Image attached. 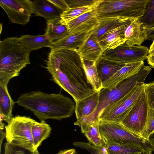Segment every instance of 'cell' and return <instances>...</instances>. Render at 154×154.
I'll return each instance as SVG.
<instances>
[{"instance_id": "obj_1", "label": "cell", "mask_w": 154, "mask_h": 154, "mask_svg": "<svg viewBox=\"0 0 154 154\" xmlns=\"http://www.w3.org/2000/svg\"><path fill=\"white\" fill-rule=\"evenodd\" d=\"M45 68L53 81L75 101L96 92L88 81L77 50L51 49Z\"/></svg>"}, {"instance_id": "obj_2", "label": "cell", "mask_w": 154, "mask_h": 154, "mask_svg": "<svg viewBox=\"0 0 154 154\" xmlns=\"http://www.w3.org/2000/svg\"><path fill=\"white\" fill-rule=\"evenodd\" d=\"M16 103L31 111L40 121L49 119L60 120L69 117L75 106L74 102L61 92L47 94L32 91L21 95Z\"/></svg>"}, {"instance_id": "obj_3", "label": "cell", "mask_w": 154, "mask_h": 154, "mask_svg": "<svg viewBox=\"0 0 154 154\" xmlns=\"http://www.w3.org/2000/svg\"><path fill=\"white\" fill-rule=\"evenodd\" d=\"M31 51L20 38L9 37L0 41V82L8 84L30 63Z\"/></svg>"}, {"instance_id": "obj_4", "label": "cell", "mask_w": 154, "mask_h": 154, "mask_svg": "<svg viewBox=\"0 0 154 154\" xmlns=\"http://www.w3.org/2000/svg\"><path fill=\"white\" fill-rule=\"evenodd\" d=\"M150 66H145L135 75L119 83L115 87L103 88L99 92L98 105L95 110L89 116L78 123L82 132L84 134L92 122L99 121V116L106 106L120 100L130 92L140 82H144L146 78L152 70Z\"/></svg>"}, {"instance_id": "obj_5", "label": "cell", "mask_w": 154, "mask_h": 154, "mask_svg": "<svg viewBox=\"0 0 154 154\" xmlns=\"http://www.w3.org/2000/svg\"><path fill=\"white\" fill-rule=\"evenodd\" d=\"M149 0H101L95 10L100 19L122 17L139 19Z\"/></svg>"}, {"instance_id": "obj_6", "label": "cell", "mask_w": 154, "mask_h": 154, "mask_svg": "<svg viewBox=\"0 0 154 154\" xmlns=\"http://www.w3.org/2000/svg\"><path fill=\"white\" fill-rule=\"evenodd\" d=\"M99 130L103 140L138 147L147 152L154 150L148 140L131 132L120 123L100 121Z\"/></svg>"}, {"instance_id": "obj_7", "label": "cell", "mask_w": 154, "mask_h": 154, "mask_svg": "<svg viewBox=\"0 0 154 154\" xmlns=\"http://www.w3.org/2000/svg\"><path fill=\"white\" fill-rule=\"evenodd\" d=\"M34 120L30 117H13L5 126L7 142L33 152L35 149L32 125Z\"/></svg>"}, {"instance_id": "obj_8", "label": "cell", "mask_w": 154, "mask_h": 154, "mask_svg": "<svg viewBox=\"0 0 154 154\" xmlns=\"http://www.w3.org/2000/svg\"><path fill=\"white\" fill-rule=\"evenodd\" d=\"M144 82L138 83L128 94L117 102L108 105L100 114L99 121L121 123L144 90Z\"/></svg>"}, {"instance_id": "obj_9", "label": "cell", "mask_w": 154, "mask_h": 154, "mask_svg": "<svg viewBox=\"0 0 154 154\" xmlns=\"http://www.w3.org/2000/svg\"><path fill=\"white\" fill-rule=\"evenodd\" d=\"M149 109L144 90L121 123L129 131L142 137Z\"/></svg>"}, {"instance_id": "obj_10", "label": "cell", "mask_w": 154, "mask_h": 154, "mask_svg": "<svg viewBox=\"0 0 154 154\" xmlns=\"http://www.w3.org/2000/svg\"><path fill=\"white\" fill-rule=\"evenodd\" d=\"M149 48L141 45L124 43L113 49L106 50L102 56L107 59L124 63L143 61L147 59Z\"/></svg>"}, {"instance_id": "obj_11", "label": "cell", "mask_w": 154, "mask_h": 154, "mask_svg": "<svg viewBox=\"0 0 154 154\" xmlns=\"http://www.w3.org/2000/svg\"><path fill=\"white\" fill-rule=\"evenodd\" d=\"M0 5L12 23L26 25L33 13L31 0H1Z\"/></svg>"}, {"instance_id": "obj_12", "label": "cell", "mask_w": 154, "mask_h": 154, "mask_svg": "<svg viewBox=\"0 0 154 154\" xmlns=\"http://www.w3.org/2000/svg\"><path fill=\"white\" fill-rule=\"evenodd\" d=\"M100 19L95 9L66 23L69 34L92 32L98 25Z\"/></svg>"}, {"instance_id": "obj_13", "label": "cell", "mask_w": 154, "mask_h": 154, "mask_svg": "<svg viewBox=\"0 0 154 154\" xmlns=\"http://www.w3.org/2000/svg\"><path fill=\"white\" fill-rule=\"evenodd\" d=\"M133 20L134 19L126 18L106 33L99 42L105 51L115 48L126 42L125 31Z\"/></svg>"}, {"instance_id": "obj_14", "label": "cell", "mask_w": 154, "mask_h": 154, "mask_svg": "<svg viewBox=\"0 0 154 154\" xmlns=\"http://www.w3.org/2000/svg\"><path fill=\"white\" fill-rule=\"evenodd\" d=\"M100 91H96L91 95L75 101L74 111L77 120L74 125L89 116L95 110L99 103Z\"/></svg>"}, {"instance_id": "obj_15", "label": "cell", "mask_w": 154, "mask_h": 154, "mask_svg": "<svg viewBox=\"0 0 154 154\" xmlns=\"http://www.w3.org/2000/svg\"><path fill=\"white\" fill-rule=\"evenodd\" d=\"M144 65L143 61L126 63L123 67L103 84V88H109L115 87L122 81L137 74Z\"/></svg>"}, {"instance_id": "obj_16", "label": "cell", "mask_w": 154, "mask_h": 154, "mask_svg": "<svg viewBox=\"0 0 154 154\" xmlns=\"http://www.w3.org/2000/svg\"><path fill=\"white\" fill-rule=\"evenodd\" d=\"M91 32H76L68 35L53 42L49 48L51 49H68L77 50L84 44Z\"/></svg>"}, {"instance_id": "obj_17", "label": "cell", "mask_w": 154, "mask_h": 154, "mask_svg": "<svg viewBox=\"0 0 154 154\" xmlns=\"http://www.w3.org/2000/svg\"><path fill=\"white\" fill-rule=\"evenodd\" d=\"M147 28L139 19L133 20L124 33L126 43L133 45H141L147 38Z\"/></svg>"}, {"instance_id": "obj_18", "label": "cell", "mask_w": 154, "mask_h": 154, "mask_svg": "<svg viewBox=\"0 0 154 154\" xmlns=\"http://www.w3.org/2000/svg\"><path fill=\"white\" fill-rule=\"evenodd\" d=\"M77 51L82 59L96 62L102 55L105 50L91 33Z\"/></svg>"}, {"instance_id": "obj_19", "label": "cell", "mask_w": 154, "mask_h": 154, "mask_svg": "<svg viewBox=\"0 0 154 154\" xmlns=\"http://www.w3.org/2000/svg\"><path fill=\"white\" fill-rule=\"evenodd\" d=\"M125 64L112 61L102 56L96 62V66L100 80L103 84Z\"/></svg>"}, {"instance_id": "obj_20", "label": "cell", "mask_w": 154, "mask_h": 154, "mask_svg": "<svg viewBox=\"0 0 154 154\" xmlns=\"http://www.w3.org/2000/svg\"><path fill=\"white\" fill-rule=\"evenodd\" d=\"M33 13L43 17L47 21L60 17L62 12L48 0L32 1Z\"/></svg>"}, {"instance_id": "obj_21", "label": "cell", "mask_w": 154, "mask_h": 154, "mask_svg": "<svg viewBox=\"0 0 154 154\" xmlns=\"http://www.w3.org/2000/svg\"><path fill=\"white\" fill-rule=\"evenodd\" d=\"M8 83L0 82V114L4 117V121L8 123L13 117V110L15 102L8 91Z\"/></svg>"}, {"instance_id": "obj_22", "label": "cell", "mask_w": 154, "mask_h": 154, "mask_svg": "<svg viewBox=\"0 0 154 154\" xmlns=\"http://www.w3.org/2000/svg\"><path fill=\"white\" fill-rule=\"evenodd\" d=\"M47 28L45 34L53 42L59 40L69 33L66 24L60 17L47 21Z\"/></svg>"}, {"instance_id": "obj_23", "label": "cell", "mask_w": 154, "mask_h": 154, "mask_svg": "<svg viewBox=\"0 0 154 154\" xmlns=\"http://www.w3.org/2000/svg\"><path fill=\"white\" fill-rule=\"evenodd\" d=\"M51 130V127L45 121L38 122L34 120L32 125V132L35 149H38L43 141L49 137Z\"/></svg>"}, {"instance_id": "obj_24", "label": "cell", "mask_w": 154, "mask_h": 154, "mask_svg": "<svg viewBox=\"0 0 154 154\" xmlns=\"http://www.w3.org/2000/svg\"><path fill=\"white\" fill-rule=\"evenodd\" d=\"M126 18H127L117 17L100 19L98 25L91 32V35L97 40L99 42L106 33Z\"/></svg>"}, {"instance_id": "obj_25", "label": "cell", "mask_w": 154, "mask_h": 154, "mask_svg": "<svg viewBox=\"0 0 154 154\" xmlns=\"http://www.w3.org/2000/svg\"><path fill=\"white\" fill-rule=\"evenodd\" d=\"M82 61L88 82L95 91H100L103 89V84L98 74L96 62L82 59Z\"/></svg>"}, {"instance_id": "obj_26", "label": "cell", "mask_w": 154, "mask_h": 154, "mask_svg": "<svg viewBox=\"0 0 154 154\" xmlns=\"http://www.w3.org/2000/svg\"><path fill=\"white\" fill-rule=\"evenodd\" d=\"M20 38L31 52L44 47H49L53 42L45 34L37 35H23Z\"/></svg>"}, {"instance_id": "obj_27", "label": "cell", "mask_w": 154, "mask_h": 154, "mask_svg": "<svg viewBox=\"0 0 154 154\" xmlns=\"http://www.w3.org/2000/svg\"><path fill=\"white\" fill-rule=\"evenodd\" d=\"M102 140L107 154H139L144 151L138 147L120 144Z\"/></svg>"}, {"instance_id": "obj_28", "label": "cell", "mask_w": 154, "mask_h": 154, "mask_svg": "<svg viewBox=\"0 0 154 154\" xmlns=\"http://www.w3.org/2000/svg\"><path fill=\"white\" fill-rule=\"evenodd\" d=\"M99 123L100 121L92 123L84 134L89 143L97 147L103 145L102 137L100 132Z\"/></svg>"}, {"instance_id": "obj_29", "label": "cell", "mask_w": 154, "mask_h": 154, "mask_svg": "<svg viewBox=\"0 0 154 154\" xmlns=\"http://www.w3.org/2000/svg\"><path fill=\"white\" fill-rule=\"evenodd\" d=\"M97 6H87L82 7L69 8L62 12L60 15L61 20L66 22L72 20L81 15L95 9Z\"/></svg>"}, {"instance_id": "obj_30", "label": "cell", "mask_w": 154, "mask_h": 154, "mask_svg": "<svg viewBox=\"0 0 154 154\" xmlns=\"http://www.w3.org/2000/svg\"><path fill=\"white\" fill-rule=\"evenodd\" d=\"M139 20L147 29L154 27V0H149L143 15Z\"/></svg>"}, {"instance_id": "obj_31", "label": "cell", "mask_w": 154, "mask_h": 154, "mask_svg": "<svg viewBox=\"0 0 154 154\" xmlns=\"http://www.w3.org/2000/svg\"><path fill=\"white\" fill-rule=\"evenodd\" d=\"M73 145L77 147L85 149L91 154H107L103 145L100 147H96L90 143L85 142H75Z\"/></svg>"}, {"instance_id": "obj_32", "label": "cell", "mask_w": 154, "mask_h": 154, "mask_svg": "<svg viewBox=\"0 0 154 154\" xmlns=\"http://www.w3.org/2000/svg\"><path fill=\"white\" fill-rule=\"evenodd\" d=\"M101 0H65L69 8L97 6Z\"/></svg>"}, {"instance_id": "obj_33", "label": "cell", "mask_w": 154, "mask_h": 154, "mask_svg": "<svg viewBox=\"0 0 154 154\" xmlns=\"http://www.w3.org/2000/svg\"><path fill=\"white\" fill-rule=\"evenodd\" d=\"M154 132V109H149L146 124L142 137L148 140L149 136Z\"/></svg>"}, {"instance_id": "obj_34", "label": "cell", "mask_w": 154, "mask_h": 154, "mask_svg": "<svg viewBox=\"0 0 154 154\" xmlns=\"http://www.w3.org/2000/svg\"><path fill=\"white\" fill-rule=\"evenodd\" d=\"M144 90L149 108L154 109V81L145 83Z\"/></svg>"}, {"instance_id": "obj_35", "label": "cell", "mask_w": 154, "mask_h": 154, "mask_svg": "<svg viewBox=\"0 0 154 154\" xmlns=\"http://www.w3.org/2000/svg\"><path fill=\"white\" fill-rule=\"evenodd\" d=\"M4 154H32V152L24 148L16 146L7 142L4 145Z\"/></svg>"}, {"instance_id": "obj_36", "label": "cell", "mask_w": 154, "mask_h": 154, "mask_svg": "<svg viewBox=\"0 0 154 154\" xmlns=\"http://www.w3.org/2000/svg\"><path fill=\"white\" fill-rule=\"evenodd\" d=\"M62 12L66 11L69 8L65 0H48Z\"/></svg>"}, {"instance_id": "obj_37", "label": "cell", "mask_w": 154, "mask_h": 154, "mask_svg": "<svg viewBox=\"0 0 154 154\" xmlns=\"http://www.w3.org/2000/svg\"><path fill=\"white\" fill-rule=\"evenodd\" d=\"M147 59L148 64L154 69V49L149 52Z\"/></svg>"}, {"instance_id": "obj_38", "label": "cell", "mask_w": 154, "mask_h": 154, "mask_svg": "<svg viewBox=\"0 0 154 154\" xmlns=\"http://www.w3.org/2000/svg\"><path fill=\"white\" fill-rule=\"evenodd\" d=\"M147 40H153L154 38V27L146 29Z\"/></svg>"}, {"instance_id": "obj_39", "label": "cell", "mask_w": 154, "mask_h": 154, "mask_svg": "<svg viewBox=\"0 0 154 154\" xmlns=\"http://www.w3.org/2000/svg\"><path fill=\"white\" fill-rule=\"evenodd\" d=\"M75 149H71L60 150L57 154H75Z\"/></svg>"}, {"instance_id": "obj_40", "label": "cell", "mask_w": 154, "mask_h": 154, "mask_svg": "<svg viewBox=\"0 0 154 154\" xmlns=\"http://www.w3.org/2000/svg\"><path fill=\"white\" fill-rule=\"evenodd\" d=\"M0 131V152H1V145L4 138L6 137V133L1 130Z\"/></svg>"}, {"instance_id": "obj_41", "label": "cell", "mask_w": 154, "mask_h": 154, "mask_svg": "<svg viewBox=\"0 0 154 154\" xmlns=\"http://www.w3.org/2000/svg\"><path fill=\"white\" fill-rule=\"evenodd\" d=\"M148 140L154 148V132L149 137Z\"/></svg>"}, {"instance_id": "obj_42", "label": "cell", "mask_w": 154, "mask_h": 154, "mask_svg": "<svg viewBox=\"0 0 154 154\" xmlns=\"http://www.w3.org/2000/svg\"><path fill=\"white\" fill-rule=\"evenodd\" d=\"M154 49V38L153 39V42L151 45H150L149 49V52L150 51Z\"/></svg>"}, {"instance_id": "obj_43", "label": "cell", "mask_w": 154, "mask_h": 154, "mask_svg": "<svg viewBox=\"0 0 154 154\" xmlns=\"http://www.w3.org/2000/svg\"><path fill=\"white\" fill-rule=\"evenodd\" d=\"M5 125L3 122H0V129L1 130H3L4 129Z\"/></svg>"}, {"instance_id": "obj_44", "label": "cell", "mask_w": 154, "mask_h": 154, "mask_svg": "<svg viewBox=\"0 0 154 154\" xmlns=\"http://www.w3.org/2000/svg\"><path fill=\"white\" fill-rule=\"evenodd\" d=\"M32 154H40L38 152V149H35L34 151L32 152Z\"/></svg>"}, {"instance_id": "obj_45", "label": "cell", "mask_w": 154, "mask_h": 154, "mask_svg": "<svg viewBox=\"0 0 154 154\" xmlns=\"http://www.w3.org/2000/svg\"><path fill=\"white\" fill-rule=\"evenodd\" d=\"M139 154H152V152H147L145 151H143Z\"/></svg>"}, {"instance_id": "obj_46", "label": "cell", "mask_w": 154, "mask_h": 154, "mask_svg": "<svg viewBox=\"0 0 154 154\" xmlns=\"http://www.w3.org/2000/svg\"></svg>"}]
</instances>
